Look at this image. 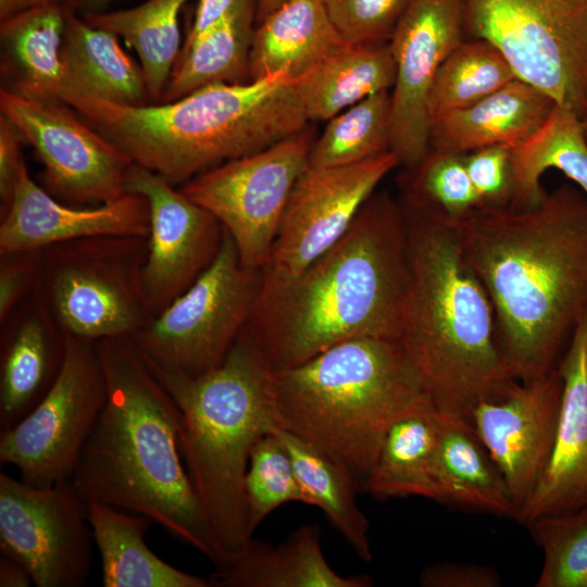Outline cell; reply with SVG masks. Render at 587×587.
<instances>
[{
	"instance_id": "cell-39",
	"label": "cell",
	"mask_w": 587,
	"mask_h": 587,
	"mask_svg": "<svg viewBox=\"0 0 587 587\" xmlns=\"http://www.w3.org/2000/svg\"><path fill=\"white\" fill-rule=\"evenodd\" d=\"M404 195L459 223L479 207L462 154L429 149L408 171Z\"/></svg>"
},
{
	"instance_id": "cell-21",
	"label": "cell",
	"mask_w": 587,
	"mask_h": 587,
	"mask_svg": "<svg viewBox=\"0 0 587 587\" xmlns=\"http://www.w3.org/2000/svg\"><path fill=\"white\" fill-rule=\"evenodd\" d=\"M65 334L39 283L1 323L0 432L14 426L47 394L61 370Z\"/></svg>"
},
{
	"instance_id": "cell-4",
	"label": "cell",
	"mask_w": 587,
	"mask_h": 587,
	"mask_svg": "<svg viewBox=\"0 0 587 587\" xmlns=\"http://www.w3.org/2000/svg\"><path fill=\"white\" fill-rule=\"evenodd\" d=\"M409 287L398 341L434 405L470 421L474 405L516 380L501 352L490 298L458 223L403 196Z\"/></svg>"
},
{
	"instance_id": "cell-24",
	"label": "cell",
	"mask_w": 587,
	"mask_h": 587,
	"mask_svg": "<svg viewBox=\"0 0 587 587\" xmlns=\"http://www.w3.org/2000/svg\"><path fill=\"white\" fill-rule=\"evenodd\" d=\"M346 42L321 0H289L257 23L248 80L282 72L296 80Z\"/></svg>"
},
{
	"instance_id": "cell-37",
	"label": "cell",
	"mask_w": 587,
	"mask_h": 587,
	"mask_svg": "<svg viewBox=\"0 0 587 587\" xmlns=\"http://www.w3.org/2000/svg\"><path fill=\"white\" fill-rule=\"evenodd\" d=\"M526 526L544 555L536 587H587V505Z\"/></svg>"
},
{
	"instance_id": "cell-7",
	"label": "cell",
	"mask_w": 587,
	"mask_h": 587,
	"mask_svg": "<svg viewBox=\"0 0 587 587\" xmlns=\"http://www.w3.org/2000/svg\"><path fill=\"white\" fill-rule=\"evenodd\" d=\"M275 426L320 448L359 487L400 416L432 401L398 340L357 337L295 366L272 371Z\"/></svg>"
},
{
	"instance_id": "cell-38",
	"label": "cell",
	"mask_w": 587,
	"mask_h": 587,
	"mask_svg": "<svg viewBox=\"0 0 587 587\" xmlns=\"http://www.w3.org/2000/svg\"><path fill=\"white\" fill-rule=\"evenodd\" d=\"M243 491L251 534L278 507L288 502L308 504L290 457L273 428L251 450Z\"/></svg>"
},
{
	"instance_id": "cell-42",
	"label": "cell",
	"mask_w": 587,
	"mask_h": 587,
	"mask_svg": "<svg viewBox=\"0 0 587 587\" xmlns=\"http://www.w3.org/2000/svg\"><path fill=\"white\" fill-rule=\"evenodd\" d=\"M40 250H20L0 254V324L37 287Z\"/></svg>"
},
{
	"instance_id": "cell-25",
	"label": "cell",
	"mask_w": 587,
	"mask_h": 587,
	"mask_svg": "<svg viewBox=\"0 0 587 587\" xmlns=\"http://www.w3.org/2000/svg\"><path fill=\"white\" fill-rule=\"evenodd\" d=\"M104 587H212L210 579L184 572L158 557L146 544L151 521L116 507L86 502Z\"/></svg>"
},
{
	"instance_id": "cell-46",
	"label": "cell",
	"mask_w": 587,
	"mask_h": 587,
	"mask_svg": "<svg viewBox=\"0 0 587 587\" xmlns=\"http://www.w3.org/2000/svg\"><path fill=\"white\" fill-rule=\"evenodd\" d=\"M34 585L27 567L15 557L0 551V587H28Z\"/></svg>"
},
{
	"instance_id": "cell-35",
	"label": "cell",
	"mask_w": 587,
	"mask_h": 587,
	"mask_svg": "<svg viewBox=\"0 0 587 587\" xmlns=\"http://www.w3.org/2000/svg\"><path fill=\"white\" fill-rule=\"evenodd\" d=\"M516 78L502 53L484 39L462 40L447 55L427 102L428 122L469 107Z\"/></svg>"
},
{
	"instance_id": "cell-50",
	"label": "cell",
	"mask_w": 587,
	"mask_h": 587,
	"mask_svg": "<svg viewBox=\"0 0 587 587\" xmlns=\"http://www.w3.org/2000/svg\"><path fill=\"white\" fill-rule=\"evenodd\" d=\"M582 122H583L584 133H585V136H586V139H587V114H586V116L582 120Z\"/></svg>"
},
{
	"instance_id": "cell-5",
	"label": "cell",
	"mask_w": 587,
	"mask_h": 587,
	"mask_svg": "<svg viewBox=\"0 0 587 587\" xmlns=\"http://www.w3.org/2000/svg\"><path fill=\"white\" fill-rule=\"evenodd\" d=\"M134 163L171 185L305 129L309 122L287 73L217 83L179 99L143 105L75 93L67 102Z\"/></svg>"
},
{
	"instance_id": "cell-47",
	"label": "cell",
	"mask_w": 587,
	"mask_h": 587,
	"mask_svg": "<svg viewBox=\"0 0 587 587\" xmlns=\"http://www.w3.org/2000/svg\"><path fill=\"white\" fill-rule=\"evenodd\" d=\"M66 2L67 0H0V21L28 9Z\"/></svg>"
},
{
	"instance_id": "cell-3",
	"label": "cell",
	"mask_w": 587,
	"mask_h": 587,
	"mask_svg": "<svg viewBox=\"0 0 587 587\" xmlns=\"http://www.w3.org/2000/svg\"><path fill=\"white\" fill-rule=\"evenodd\" d=\"M107 400L71 482L85 500L141 514L212 562L215 554L180 449L179 411L128 337L96 341Z\"/></svg>"
},
{
	"instance_id": "cell-23",
	"label": "cell",
	"mask_w": 587,
	"mask_h": 587,
	"mask_svg": "<svg viewBox=\"0 0 587 587\" xmlns=\"http://www.w3.org/2000/svg\"><path fill=\"white\" fill-rule=\"evenodd\" d=\"M212 587H370L369 575L344 576L328 564L316 525H303L272 546L250 540L209 578Z\"/></svg>"
},
{
	"instance_id": "cell-8",
	"label": "cell",
	"mask_w": 587,
	"mask_h": 587,
	"mask_svg": "<svg viewBox=\"0 0 587 587\" xmlns=\"http://www.w3.org/2000/svg\"><path fill=\"white\" fill-rule=\"evenodd\" d=\"M148 237L101 236L40 249L39 286L64 334L130 337L153 314L141 284Z\"/></svg>"
},
{
	"instance_id": "cell-40",
	"label": "cell",
	"mask_w": 587,
	"mask_h": 587,
	"mask_svg": "<svg viewBox=\"0 0 587 587\" xmlns=\"http://www.w3.org/2000/svg\"><path fill=\"white\" fill-rule=\"evenodd\" d=\"M349 43L388 42L411 0H321Z\"/></svg>"
},
{
	"instance_id": "cell-43",
	"label": "cell",
	"mask_w": 587,
	"mask_h": 587,
	"mask_svg": "<svg viewBox=\"0 0 587 587\" xmlns=\"http://www.w3.org/2000/svg\"><path fill=\"white\" fill-rule=\"evenodd\" d=\"M423 587H499L498 571L489 565L446 561L426 566L420 574Z\"/></svg>"
},
{
	"instance_id": "cell-2",
	"label": "cell",
	"mask_w": 587,
	"mask_h": 587,
	"mask_svg": "<svg viewBox=\"0 0 587 587\" xmlns=\"http://www.w3.org/2000/svg\"><path fill=\"white\" fill-rule=\"evenodd\" d=\"M409 287L401 203L374 192L345 235L296 277L258 295L247 327L272 371L347 339L398 340Z\"/></svg>"
},
{
	"instance_id": "cell-9",
	"label": "cell",
	"mask_w": 587,
	"mask_h": 587,
	"mask_svg": "<svg viewBox=\"0 0 587 587\" xmlns=\"http://www.w3.org/2000/svg\"><path fill=\"white\" fill-rule=\"evenodd\" d=\"M464 32L523 80L582 120L587 114V0H463Z\"/></svg>"
},
{
	"instance_id": "cell-26",
	"label": "cell",
	"mask_w": 587,
	"mask_h": 587,
	"mask_svg": "<svg viewBox=\"0 0 587 587\" xmlns=\"http://www.w3.org/2000/svg\"><path fill=\"white\" fill-rule=\"evenodd\" d=\"M438 432L439 410L432 401L400 416L387 430L363 488L380 500L414 496L442 503Z\"/></svg>"
},
{
	"instance_id": "cell-30",
	"label": "cell",
	"mask_w": 587,
	"mask_h": 587,
	"mask_svg": "<svg viewBox=\"0 0 587 587\" xmlns=\"http://www.w3.org/2000/svg\"><path fill=\"white\" fill-rule=\"evenodd\" d=\"M70 7L49 4L0 21L1 45L15 73L13 89L62 102L68 89L61 47Z\"/></svg>"
},
{
	"instance_id": "cell-44",
	"label": "cell",
	"mask_w": 587,
	"mask_h": 587,
	"mask_svg": "<svg viewBox=\"0 0 587 587\" xmlns=\"http://www.w3.org/2000/svg\"><path fill=\"white\" fill-rule=\"evenodd\" d=\"M27 142L21 130L3 114L0 115V199L1 215L12 200L20 174L25 166L22 145Z\"/></svg>"
},
{
	"instance_id": "cell-22",
	"label": "cell",
	"mask_w": 587,
	"mask_h": 587,
	"mask_svg": "<svg viewBox=\"0 0 587 587\" xmlns=\"http://www.w3.org/2000/svg\"><path fill=\"white\" fill-rule=\"evenodd\" d=\"M555 102L515 78L463 109L429 122V149L464 154L477 149L515 148L534 135Z\"/></svg>"
},
{
	"instance_id": "cell-28",
	"label": "cell",
	"mask_w": 587,
	"mask_h": 587,
	"mask_svg": "<svg viewBox=\"0 0 587 587\" xmlns=\"http://www.w3.org/2000/svg\"><path fill=\"white\" fill-rule=\"evenodd\" d=\"M396 66L388 42H346L295 80L309 121H328L349 107L390 91Z\"/></svg>"
},
{
	"instance_id": "cell-20",
	"label": "cell",
	"mask_w": 587,
	"mask_h": 587,
	"mask_svg": "<svg viewBox=\"0 0 587 587\" xmlns=\"http://www.w3.org/2000/svg\"><path fill=\"white\" fill-rule=\"evenodd\" d=\"M558 367L563 389L554 446L542 476L519 510L516 520L524 525L587 505V312Z\"/></svg>"
},
{
	"instance_id": "cell-45",
	"label": "cell",
	"mask_w": 587,
	"mask_h": 587,
	"mask_svg": "<svg viewBox=\"0 0 587 587\" xmlns=\"http://www.w3.org/2000/svg\"><path fill=\"white\" fill-rule=\"evenodd\" d=\"M239 0H198L192 25L185 43L190 42L199 35L220 22Z\"/></svg>"
},
{
	"instance_id": "cell-19",
	"label": "cell",
	"mask_w": 587,
	"mask_h": 587,
	"mask_svg": "<svg viewBox=\"0 0 587 587\" xmlns=\"http://www.w3.org/2000/svg\"><path fill=\"white\" fill-rule=\"evenodd\" d=\"M149 235V205L145 197L126 192L99 205L61 202L22 168L12 200L1 215L0 254L82 238Z\"/></svg>"
},
{
	"instance_id": "cell-13",
	"label": "cell",
	"mask_w": 587,
	"mask_h": 587,
	"mask_svg": "<svg viewBox=\"0 0 587 587\" xmlns=\"http://www.w3.org/2000/svg\"><path fill=\"white\" fill-rule=\"evenodd\" d=\"M0 112L35 148L43 165V189L59 201L99 205L126 193L134 162L65 103L2 87Z\"/></svg>"
},
{
	"instance_id": "cell-27",
	"label": "cell",
	"mask_w": 587,
	"mask_h": 587,
	"mask_svg": "<svg viewBox=\"0 0 587 587\" xmlns=\"http://www.w3.org/2000/svg\"><path fill=\"white\" fill-rule=\"evenodd\" d=\"M117 39L112 32L89 25L70 8L61 47L68 83L63 103L84 93L117 104H149L141 67Z\"/></svg>"
},
{
	"instance_id": "cell-14",
	"label": "cell",
	"mask_w": 587,
	"mask_h": 587,
	"mask_svg": "<svg viewBox=\"0 0 587 587\" xmlns=\"http://www.w3.org/2000/svg\"><path fill=\"white\" fill-rule=\"evenodd\" d=\"M92 542L86 502L71 479L36 487L0 473V551L18 559L35 586H84Z\"/></svg>"
},
{
	"instance_id": "cell-16",
	"label": "cell",
	"mask_w": 587,
	"mask_h": 587,
	"mask_svg": "<svg viewBox=\"0 0 587 587\" xmlns=\"http://www.w3.org/2000/svg\"><path fill=\"white\" fill-rule=\"evenodd\" d=\"M463 34V0H411L389 40L396 66L390 150L408 171L429 151L428 97L440 65Z\"/></svg>"
},
{
	"instance_id": "cell-41",
	"label": "cell",
	"mask_w": 587,
	"mask_h": 587,
	"mask_svg": "<svg viewBox=\"0 0 587 587\" xmlns=\"http://www.w3.org/2000/svg\"><path fill=\"white\" fill-rule=\"evenodd\" d=\"M512 149L492 146L462 154L479 207H507L513 195Z\"/></svg>"
},
{
	"instance_id": "cell-32",
	"label": "cell",
	"mask_w": 587,
	"mask_h": 587,
	"mask_svg": "<svg viewBox=\"0 0 587 587\" xmlns=\"http://www.w3.org/2000/svg\"><path fill=\"white\" fill-rule=\"evenodd\" d=\"M561 171L587 197V139L573 111L554 104L538 130L512 149L513 195L509 207L524 209L546 196L540 179L549 170Z\"/></svg>"
},
{
	"instance_id": "cell-49",
	"label": "cell",
	"mask_w": 587,
	"mask_h": 587,
	"mask_svg": "<svg viewBox=\"0 0 587 587\" xmlns=\"http://www.w3.org/2000/svg\"><path fill=\"white\" fill-rule=\"evenodd\" d=\"M289 0H255L257 23Z\"/></svg>"
},
{
	"instance_id": "cell-17",
	"label": "cell",
	"mask_w": 587,
	"mask_h": 587,
	"mask_svg": "<svg viewBox=\"0 0 587 587\" xmlns=\"http://www.w3.org/2000/svg\"><path fill=\"white\" fill-rule=\"evenodd\" d=\"M125 190L145 197L149 205L141 284L154 316L212 264L223 242L224 227L175 186L136 163L126 174Z\"/></svg>"
},
{
	"instance_id": "cell-18",
	"label": "cell",
	"mask_w": 587,
	"mask_h": 587,
	"mask_svg": "<svg viewBox=\"0 0 587 587\" xmlns=\"http://www.w3.org/2000/svg\"><path fill=\"white\" fill-rule=\"evenodd\" d=\"M563 379L558 367L542 376L515 380L499 397L484 399L470 423L501 472L517 513L550 460Z\"/></svg>"
},
{
	"instance_id": "cell-34",
	"label": "cell",
	"mask_w": 587,
	"mask_h": 587,
	"mask_svg": "<svg viewBox=\"0 0 587 587\" xmlns=\"http://www.w3.org/2000/svg\"><path fill=\"white\" fill-rule=\"evenodd\" d=\"M188 0H147L139 5L82 15L135 49L150 101L158 103L180 53L179 13Z\"/></svg>"
},
{
	"instance_id": "cell-29",
	"label": "cell",
	"mask_w": 587,
	"mask_h": 587,
	"mask_svg": "<svg viewBox=\"0 0 587 587\" xmlns=\"http://www.w3.org/2000/svg\"><path fill=\"white\" fill-rule=\"evenodd\" d=\"M436 475L442 503L516 520L505 480L469 420L439 411Z\"/></svg>"
},
{
	"instance_id": "cell-12",
	"label": "cell",
	"mask_w": 587,
	"mask_h": 587,
	"mask_svg": "<svg viewBox=\"0 0 587 587\" xmlns=\"http://www.w3.org/2000/svg\"><path fill=\"white\" fill-rule=\"evenodd\" d=\"M313 142L304 129L203 172L179 188L220 221L243 267L262 272L266 266L290 193L309 166Z\"/></svg>"
},
{
	"instance_id": "cell-31",
	"label": "cell",
	"mask_w": 587,
	"mask_h": 587,
	"mask_svg": "<svg viewBox=\"0 0 587 587\" xmlns=\"http://www.w3.org/2000/svg\"><path fill=\"white\" fill-rule=\"evenodd\" d=\"M255 14V0H239L220 22L184 43L162 102L208 85L238 83L247 76Z\"/></svg>"
},
{
	"instance_id": "cell-33",
	"label": "cell",
	"mask_w": 587,
	"mask_h": 587,
	"mask_svg": "<svg viewBox=\"0 0 587 587\" xmlns=\"http://www.w3.org/2000/svg\"><path fill=\"white\" fill-rule=\"evenodd\" d=\"M285 446L308 504L317 507L360 559L373 558L370 525L355 500L353 476L329 454L302 438L273 427Z\"/></svg>"
},
{
	"instance_id": "cell-6",
	"label": "cell",
	"mask_w": 587,
	"mask_h": 587,
	"mask_svg": "<svg viewBox=\"0 0 587 587\" xmlns=\"http://www.w3.org/2000/svg\"><path fill=\"white\" fill-rule=\"evenodd\" d=\"M146 361L179 411L183 460L207 523L214 563L221 567L252 537L243 480L253 446L275 426L272 370L247 325L223 362L201 376Z\"/></svg>"
},
{
	"instance_id": "cell-11",
	"label": "cell",
	"mask_w": 587,
	"mask_h": 587,
	"mask_svg": "<svg viewBox=\"0 0 587 587\" xmlns=\"http://www.w3.org/2000/svg\"><path fill=\"white\" fill-rule=\"evenodd\" d=\"M107 400L96 342L65 334L64 359L54 383L14 426L0 432V462L20 479L49 487L71 479L83 447Z\"/></svg>"
},
{
	"instance_id": "cell-1",
	"label": "cell",
	"mask_w": 587,
	"mask_h": 587,
	"mask_svg": "<svg viewBox=\"0 0 587 587\" xmlns=\"http://www.w3.org/2000/svg\"><path fill=\"white\" fill-rule=\"evenodd\" d=\"M514 378L545 375L587 312V197L562 184L534 207H478L458 223Z\"/></svg>"
},
{
	"instance_id": "cell-36",
	"label": "cell",
	"mask_w": 587,
	"mask_h": 587,
	"mask_svg": "<svg viewBox=\"0 0 587 587\" xmlns=\"http://www.w3.org/2000/svg\"><path fill=\"white\" fill-rule=\"evenodd\" d=\"M390 150V91L370 96L328 120L313 142L310 167L359 163Z\"/></svg>"
},
{
	"instance_id": "cell-48",
	"label": "cell",
	"mask_w": 587,
	"mask_h": 587,
	"mask_svg": "<svg viewBox=\"0 0 587 587\" xmlns=\"http://www.w3.org/2000/svg\"><path fill=\"white\" fill-rule=\"evenodd\" d=\"M117 0H67L66 4L80 15L107 11Z\"/></svg>"
},
{
	"instance_id": "cell-15",
	"label": "cell",
	"mask_w": 587,
	"mask_h": 587,
	"mask_svg": "<svg viewBox=\"0 0 587 587\" xmlns=\"http://www.w3.org/2000/svg\"><path fill=\"white\" fill-rule=\"evenodd\" d=\"M399 165L398 157L388 151L349 165L308 166L288 199L259 294L292 279L335 245Z\"/></svg>"
},
{
	"instance_id": "cell-10",
	"label": "cell",
	"mask_w": 587,
	"mask_h": 587,
	"mask_svg": "<svg viewBox=\"0 0 587 587\" xmlns=\"http://www.w3.org/2000/svg\"><path fill=\"white\" fill-rule=\"evenodd\" d=\"M262 272L243 267L224 229L212 264L180 296L128 337L149 362L197 377L218 366L247 325Z\"/></svg>"
}]
</instances>
